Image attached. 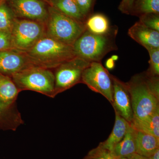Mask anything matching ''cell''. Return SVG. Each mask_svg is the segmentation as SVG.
<instances>
[{
  "label": "cell",
  "instance_id": "cell-23",
  "mask_svg": "<svg viewBox=\"0 0 159 159\" xmlns=\"http://www.w3.org/2000/svg\"><path fill=\"white\" fill-rule=\"evenodd\" d=\"M83 159H121L113 151L105 149L98 145L89 152Z\"/></svg>",
  "mask_w": 159,
  "mask_h": 159
},
{
  "label": "cell",
  "instance_id": "cell-22",
  "mask_svg": "<svg viewBox=\"0 0 159 159\" xmlns=\"http://www.w3.org/2000/svg\"><path fill=\"white\" fill-rule=\"evenodd\" d=\"M149 13H159V0H135L131 15L139 17Z\"/></svg>",
  "mask_w": 159,
  "mask_h": 159
},
{
  "label": "cell",
  "instance_id": "cell-8",
  "mask_svg": "<svg viewBox=\"0 0 159 159\" xmlns=\"http://www.w3.org/2000/svg\"><path fill=\"white\" fill-rule=\"evenodd\" d=\"M81 83L84 84L92 91L102 95L111 104L113 102L111 74L102 65L101 62H91L84 70Z\"/></svg>",
  "mask_w": 159,
  "mask_h": 159
},
{
  "label": "cell",
  "instance_id": "cell-1",
  "mask_svg": "<svg viewBox=\"0 0 159 159\" xmlns=\"http://www.w3.org/2000/svg\"><path fill=\"white\" fill-rule=\"evenodd\" d=\"M119 28L111 26L109 31L103 34H93L87 30L75 41L73 48L75 55L89 62H101L111 51H117L116 43Z\"/></svg>",
  "mask_w": 159,
  "mask_h": 159
},
{
  "label": "cell",
  "instance_id": "cell-13",
  "mask_svg": "<svg viewBox=\"0 0 159 159\" xmlns=\"http://www.w3.org/2000/svg\"><path fill=\"white\" fill-rule=\"evenodd\" d=\"M135 142L136 153L145 157H149L159 148V139L137 129Z\"/></svg>",
  "mask_w": 159,
  "mask_h": 159
},
{
  "label": "cell",
  "instance_id": "cell-32",
  "mask_svg": "<svg viewBox=\"0 0 159 159\" xmlns=\"http://www.w3.org/2000/svg\"><path fill=\"white\" fill-rule=\"evenodd\" d=\"M111 58L114 61H117V60L118 59V58H119V57H118V56H117V55H114L112 56V57H111Z\"/></svg>",
  "mask_w": 159,
  "mask_h": 159
},
{
  "label": "cell",
  "instance_id": "cell-3",
  "mask_svg": "<svg viewBox=\"0 0 159 159\" xmlns=\"http://www.w3.org/2000/svg\"><path fill=\"white\" fill-rule=\"evenodd\" d=\"M45 25L46 35L70 46L86 30L85 23L69 17L52 7L48 8Z\"/></svg>",
  "mask_w": 159,
  "mask_h": 159
},
{
  "label": "cell",
  "instance_id": "cell-6",
  "mask_svg": "<svg viewBox=\"0 0 159 159\" xmlns=\"http://www.w3.org/2000/svg\"><path fill=\"white\" fill-rule=\"evenodd\" d=\"M45 34L43 23L16 19L11 33L12 48L26 52Z\"/></svg>",
  "mask_w": 159,
  "mask_h": 159
},
{
  "label": "cell",
  "instance_id": "cell-28",
  "mask_svg": "<svg viewBox=\"0 0 159 159\" xmlns=\"http://www.w3.org/2000/svg\"><path fill=\"white\" fill-rule=\"evenodd\" d=\"M135 0H122L118 9L123 14L131 15Z\"/></svg>",
  "mask_w": 159,
  "mask_h": 159
},
{
  "label": "cell",
  "instance_id": "cell-20",
  "mask_svg": "<svg viewBox=\"0 0 159 159\" xmlns=\"http://www.w3.org/2000/svg\"><path fill=\"white\" fill-rule=\"evenodd\" d=\"M85 24L87 31L97 34L107 33L111 27L108 18L102 13L92 14L86 20Z\"/></svg>",
  "mask_w": 159,
  "mask_h": 159
},
{
  "label": "cell",
  "instance_id": "cell-17",
  "mask_svg": "<svg viewBox=\"0 0 159 159\" xmlns=\"http://www.w3.org/2000/svg\"><path fill=\"white\" fill-rule=\"evenodd\" d=\"M136 129L129 123L124 138L114 148L113 152L117 157L124 158L136 153Z\"/></svg>",
  "mask_w": 159,
  "mask_h": 159
},
{
  "label": "cell",
  "instance_id": "cell-21",
  "mask_svg": "<svg viewBox=\"0 0 159 159\" xmlns=\"http://www.w3.org/2000/svg\"><path fill=\"white\" fill-rule=\"evenodd\" d=\"M16 18L10 7L0 2V31L11 34Z\"/></svg>",
  "mask_w": 159,
  "mask_h": 159
},
{
  "label": "cell",
  "instance_id": "cell-4",
  "mask_svg": "<svg viewBox=\"0 0 159 159\" xmlns=\"http://www.w3.org/2000/svg\"><path fill=\"white\" fill-rule=\"evenodd\" d=\"M126 83L131 100L133 120L145 119L159 108V98L150 90L142 73L134 75Z\"/></svg>",
  "mask_w": 159,
  "mask_h": 159
},
{
  "label": "cell",
  "instance_id": "cell-11",
  "mask_svg": "<svg viewBox=\"0 0 159 159\" xmlns=\"http://www.w3.org/2000/svg\"><path fill=\"white\" fill-rule=\"evenodd\" d=\"M111 78L113 87V102L111 104L115 112L129 123H131L134 118L133 112L130 93L127 83L112 74Z\"/></svg>",
  "mask_w": 159,
  "mask_h": 159
},
{
  "label": "cell",
  "instance_id": "cell-31",
  "mask_svg": "<svg viewBox=\"0 0 159 159\" xmlns=\"http://www.w3.org/2000/svg\"><path fill=\"white\" fill-rule=\"evenodd\" d=\"M148 158L149 159H159V148L157 149L156 151Z\"/></svg>",
  "mask_w": 159,
  "mask_h": 159
},
{
  "label": "cell",
  "instance_id": "cell-29",
  "mask_svg": "<svg viewBox=\"0 0 159 159\" xmlns=\"http://www.w3.org/2000/svg\"><path fill=\"white\" fill-rule=\"evenodd\" d=\"M121 159H149L148 158L142 156L136 153L133 154L127 157L124 158H120Z\"/></svg>",
  "mask_w": 159,
  "mask_h": 159
},
{
  "label": "cell",
  "instance_id": "cell-14",
  "mask_svg": "<svg viewBox=\"0 0 159 159\" xmlns=\"http://www.w3.org/2000/svg\"><path fill=\"white\" fill-rule=\"evenodd\" d=\"M24 123L17 107H8L0 102V129L15 131Z\"/></svg>",
  "mask_w": 159,
  "mask_h": 159
},
{
  "label": "cell",
  "instance_id": "cell-2",
  "mask_svg": "<svg viewBox=\"0 0 159 159\" xmlns=\"http://www.w3.org/2000/svg\"><path fill=\"white\" fill-rule=\"evenodd\" d=\"M25 52L34 66L50 70L76 57L73 46L60 42L46 34Z\"/></svg>",
  "mask_w": 159,
  "mask_h": 159
},
{
  "label": "cell",
  "instance_id": "cell-26",
  "mask_svg": "<svg viewBox=\"0 0 159 159\" xmlns=\"http://www.w3.org/2000/svg\"><path fill=\"white\" fill-rule=\"evenodd\" d=\"M83 15L87 19L93 14L97 0H75Z\"/></svg>",
  "mask_w": 159,
  "mask_h": 159
},
{
  "label": "cell",
  "instance_id": "cell-33",
  "mask_svg": "<svg viewBox=\"0 0 159 159\" xmlns=\"http://www.w3.org/2000/svg\"><path fill=\"white\" fill-rule=\"evenodd\" d=\"M45 1H48H48H49V0H45Z\"/></svg>",
  "mask_w": 159,
  "mask_h": 159
},
{
  "label": "cell",
  "instance_id": "cell-7",
  "mask_svg": "<svg viewBox=\"0 0 159 159\" xmlns=\"http://www.w3.org/2000/svg\"><path fill=\"white\" fill-rule=\"evenodd\" d=\"M90 63L76 56L56 68L54 73L55 97L77 84L81 83L83 73Z\"/></svg>",
  "mask_w": 159,
  "mask_h": 159
},
{
  "label": "cell",
  "instance_id": "cell-10",
  "mask_svg": "<svg viewBox=\"0 0 159 159\" xmlns=\"http://www.w3.org/2000/svg\"><path fill=\"white\" fill-rule=\"evenodd\" d=\"M36 66L25 52L15 49L0 51V74L11 77L14 74Z\"/></svg>",
  "mask_w": 159,
  "mask_h": 159
},
{
  "label": "cell",
  "instance_id": "cell-16",
  "mask_svg": "<svg viewBox=\"0 0 159 159\" xmlns=\"http://www.w3.org/2000/svg\"><path fill=\"white\" fill-rule=\"evenodd\" d=\"M116 114V119L113 129L109 136L104 142H100L99 146L109 150L113 151L116 145L121 142L124 138L129 122L120 116L117 113Z\"/></svg>",
  "mask_w": 159,
  "mask_h": 159
},
{
  "label": "cell",
  "instance_id": "cell-19",
  "mask_svg": "<svg viewBox=\"0 0 159 159\" xmlns=\"http://www.w3.org/2000/svg\"><path fill=\"white\" fill-rule=\"evenodd\" d=\"M131 124L137 130L153 135L159 139V108L142 120H133Z\"/></svg>",
  "mask_w": 159,
  "mask_h": 159
},
{
  "label": "cell",
  "instance_id": "cell-34",
  "mask_svg": "<svg viewBox=\"0 0 159 159\" xmlns=\"http://www.w3.org/2000/svg\"><path fill=\"white\" fill-rule=\"evenodd\" d=\"M2 75V74H0V75Z\"/></svg>",
  "mask_w": 159,
  "mask_h": 159
},
{
  "label": "cell",
  "instance_id": "cell-5",
  "mask_svg": "<svg viewBox=\"0 0 159 159\" xmlns=\"http://www.w3.org/2000/svg\"><path fill=\"white\" fill-rule=\"evenodd\" d=\"M11 77L20 92L33 91L51 98L55 97V77L54 73L50 69L31 67Z\"/></svg>",
  "mask_w": 159,
  "mask_h": 159
},
{
  "label": "cell",
  "instance_id": "cell-9",
  "mask_svg": "<svg viewBox=\"0 0 159 159\" xmlns=\"http://www.w3.org/2000/svg\"><path fill=\"white\" fill-rule=\"evenodd\" d=\"M10 7L16 17L45 24L48 9L42 0H9Z\"/></svg>",
  "mask_w": 159,
  "mask_h": 159
},
{
  "label": "cell",
  "instance_id": "cell-24",
  "mask_svg": "<svg viewBox=\"0 0 159 159\" xmlns=\"http://www.w3.org/2000/svg\"><path fill=\"white\" fill-rule=\"evenodd\" d=\"M150 59L149 67L145 73L152 76H159V48L148 50Z\"/></svg>",
  "mask_w": 159,
  "mask_h": 159
},
{
  "label": "cell",
  "instance_id": "cell-18",
  "mask_svg": "<svg viewBox=\"0 0 159 159\" xmlns=\"http://www.w3.org/2000/svg\"><path fill=\"white\" fill-rule=\"evenodd\" d=\"M51 7L69 17L82 22L87 19L83 15L75 0H49Z\"/></svg>",
  "mask_w": 159,
  "mask_h": 159
},
{
  "label": "cell",
  "instance_id": "cell-30",
  "mask_svg": "<svg viewBox=\"0 0 159 159\" xmlns=\"http://www.w3.org/2000/svg\"><path fill=\"white\" fill-rule=\"evenodd\" d=\"M115 61H114L111 58H109L107 60L106 63V66L108 68V69H112L115 66Z\"/></svg>",
  "mask_w": 159,
  "mask_h": 159
},
{
  "label": "cell",
  "instance_id": "cell-27",
  "mask_svg": "<svg viewBox=\"0 0 159 159\" xmlns=\"http://www.w3.org/2000/svg\"><path fill=\"white\" fill-rule=\"evenodd\" d=\"M13 49L11 34L0 31V51Z\"/></svg>",
  "mask_w": 159,
  "mask_h": 159
},
{
  "label": "cell",
  "instance_id": "cell-15",
  "mask_svg": "<svg viewBox=\"0 0 159 159\" xmlns=\"http://www.w3.org/2000/svg\"><path fill=\"white\" fill-rule=\"evenodd\" d=\"M20 92L11 77L0 75V102L8 107L16 106V100Z\"/></svg>",
  "mask_w": 159,
  "mask_h": 159
},
{
  "label": "cell",
  "instance_id": "cell-12",
  "mask_svg": "<svg viewBox=\"0 0 159 159\" xmlns=\"http://www.w3.org/2000/svg\"><path fill=\"white\" fill-rule=\"evenodd\" d=\"M128 34L147 51L159 48V31L146 27L139 21L129 29Z\"/></svg>",
  "mask_w": 159,
  "mask_h": 159
},
{
  "label": "cell",
  "instance_id": "cell-25",
  "mask_svg": "<svg viewBox=\"0 0 159 159\" xmlns=\"http://www.w3.org/2000/svg\"><path fill=\"white\" fill-rule=\"evenodd\" d=\"M139 21L146 27L159 31V13H149L139 16Z\"/></svg>",
  "mask_w": 159,
  "mask_h": 159
}]
</instances>
